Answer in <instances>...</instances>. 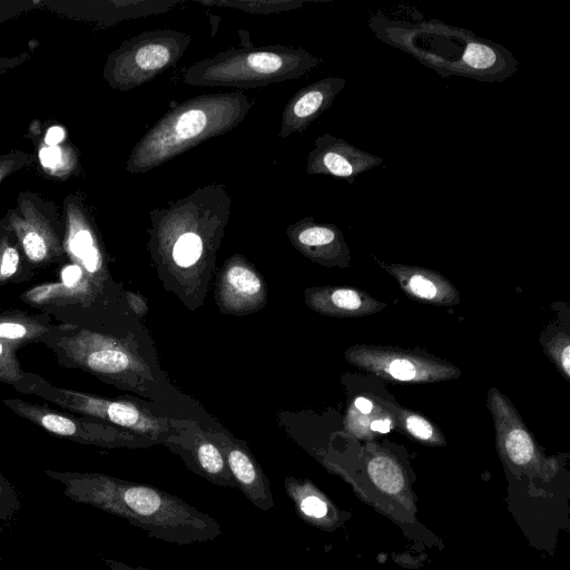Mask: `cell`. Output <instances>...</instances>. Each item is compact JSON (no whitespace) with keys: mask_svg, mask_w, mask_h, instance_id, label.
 I'll use <instances>...</instances> for the list:
<instances>
[{"mask_svg":"<svg viewBox=\"0 0 570 570\" xmlns=\"http://www.w3.org/2000/svg\"><path fill=\"white\" fill-rule=\"evenodd\" d=\"M62 208L65 254L98 287L104 256L92 217L82 198L73 193L66 196Z\"/></svg>","mask_w":570,"mask_h":570,"instance_id":"9c48e42d","label":"cell"},{"mask_svg":"<svg viewBox=\"0 0 570 570\" xmlns=\"http://www.w3.org/2000/svg\"><path fill=\"white\" fill-rule=\"evenodd\" d=\"M58 362L89 372L124 389H134L142 374V363L119 340L76 326L57 325L39 340Z\"/></svg>","mask_w":570,"mask_h":570,"instance_id":"5b68a950","label":"cell"},{"mask_svg":"<svg viewBox=\"0 0 570 570\" xmlns=\"http://www.w3.org/2000/svg\"><path fill=\"white\" fill-rule=\"evenodd\" d=\"M180 448L187 464L195 473L216 485L237 489L219 446L206 439H198L193 445L181 444Z\"/></svg>","mask_w":570,"mask_h":570,"instance_id":"5bb4252c","label":"cell"},{"mask_svg":"<svg viewBox=\"0 0 570 570\" xmlns=\"http://www.w3.org/2000/svg\"><path fill=\"white\" fill-rule=\"evenodd\" d=\"M345 85L344 78L326 77L296 91L283 111L279 136L285 138L306 129L332 106Z\"/></svg>","mask_w":570,"mask_h":570,"instance_id":"8fae6325","label":"cell"},{"mask_svg":"<svg viewBox=\"0 0 570 570\" xmlns=\"http://www.w3.org/2000/svg\"><path fill=\"white\" fill-rule=\"evenodd\" d=\"M127 296H128V303H129L130 307L137 314H142L146 312L147 306L138 295H136L134 293H128Z\"/></svg>","mask_w":570,"mask_h":570,"instance_id":"d6a6232c","label":"cell"},{"mask_svg":"<svg viewBox=\"0 0 570 570\" xmlns=\"http://www.w3.org/2000/svg\"><path fill=\"white\" fill-rule=\"evenodd\" d=\"M71 501L126 519L149 538L175 544L205 543L222 534L219 522L156 487L98 472L45 470Z\"/></svg>","mask_w":570,"mask_h":570,"instance_id":"6da1fadb","label":"cell"},{"mask_svg":"<svg viewBox=\"0 0 570 570\" xmlns=\"http://www.w3.org/2000/svg\"><path fill=\"white\" fill-rule=\"evenodd\" d=\"M204 249L202 237L193 232L181 234L173 247V259L180 267L194 265Z\"/></svg>","mask_w":570,"mask_h":570,"instance_id":"44dd1931","label":"cell"},{"mask_svg":"<svg viewBox=\"0 0 570 570\" xmlns=\"http://www.w3.org/2000/svg\"><path fill=\"white\" fill-rule=\"evenodd\" d=\"M332 304L343 311H356L362 306V297L356 291L350 288H338L332 292Z\"/></svg>","mask_w":570,"mask_h":570,"instance_id":"4316f807","label":"cell"},{"mask_svg":"<svg viewBox=\"0 0 570 570\" xmlns=\"http://www.w3.org/2000/svg\"><path fill=\"white\" fill-rule=\"evenodd\" d=\"M77 150L66 140L53 146L38 145L37 158L43 170L55 178L66 179L79 171Z\"/></svg>","mask_w":570,"mask_h":570,"instance_id":"ac0fdd59","label":"cell"},{"mask_svg":"<svg viewBox=\"0 0 570 570\" xmlns=\"http://www.w3.org/2000/svg\"><path fill=\"white\" fill-rule=\"evenodd\" d=\"M252 101L242 92L203 95L165 114L132 148L129 173L148 171L204 140L236 127Z\"/></svg>","mask_w":570,"mask_h":570,"instance_id":"7a4b0ae2","label":"cell"},{"mask_svg":"<svg viewBox=\"0 0 570 570\" xmlns=\"http://www.w3.org/2000/svg\"><path fill=\"white\" fill-rule=\"evenodd\" d=\"M224 304L232 309H245L256 305L263 296L259 276L242 262L229 263L220 285Z\"/></svg>","mask_w":570,"mask_h":570,"instance_id":"4fadbf2b","label":"cell"},{"mask_svg":"<svg viewBox=\"0 0 570 570\" xmlns=\"http://www.w3.org/2000/svg\"><path fill=\"white\" fill-rule=\"evenodd\" d=\"M190 41L189 35L171 29L137 35L108 56L104 79L112 89H134L175 66Z\"/></svg>","mask_w":570,"mask_h":570,"instance_id":"8992f818","label":"cell"},{"mask_svg":"<svg viewBox=\"0 0 570 570\" xmlns=\"http://www.w3.org/2000/svg\"><path fill=\"white\" fill-rule=\"evenodd\" d=\"M406 425L409 431L419 439L428 440L432 436V426L428 421L420 416L410 415L406 419Z\"/></svg>","mask_w":570,"mask_h":570,"instance_id":"f546056e","label":"cell"},{"mask_svg":"<svg viewBox=\"0 0 570 570\" xmlns=\"http://www.w3.org/2000/svg\"><path fill=\"white\" fill-rule=\"evenodd\" d=\"M20 509V500L14 487L0 472V522L8 521Z\"/></svg>","mask_w":570,"mask_h":570,"instance_id":"484cf974","label":"cell"},{"mask_svg":"<svg viewBox=\"0 0 570 570\" xmlns=\"http://www.w3.org/2000/svg\"><path fill=\"white\" fill-rule=\"evenodd\" d=\"M383 163L382 157L362 150L342 138L324 134L314 141L306 170L308 174L327 175L353 184L357 176Z\"/></svg>","mask_w":570,"mask_h":570,"instance_id":"30bf717a","label":"cell"},{"mask_svg":"<svg viewBox=\"0 0 570 570\" xmlns=\"http://www.w3.org/2000/svg\"><path fill=\"white\" fill-rule=\"evenodd\" d=\"M285 492L297 515L311 524H323L330 518L331 507L308 480L285 478Z\"/></svg>","mask_w":570,"mask_h":570,"instance_id":"2e32d148","label":"cell"},{"mask_svg":"<svg viewBox=\"0 0 570 570\" xmlns=\"http://www.w3.org/2000/svg\"><path fill=\"white\" fill-rule=\"evenodd\" d=\"M291 228L294 242L302 249L341 252L344 247L341 232L332 224H317L306 218Z\"/></svg>","mask_w":570,"mask_h":570,"instance_id":"e0dca14e","label":"cell"},{"mask_svg":"<svg viewBox=\"0 0 570 570\" xmlns=\"http://www.w3.org/2000/svg\"><path fill=\"white\" fill-rule=\"evenodd\" d=\"M66 136L63 127L58 125L50 126L45 132L42 142L49 146L58 145L66 140Z\"/></svg>","mask_w":570,"mask_h":570,"instance_id":"4dcf8cb0","label":"cell"},{"mask_svg":"<svg viewBox=\"0 0 570 570\" xmlns=\"http://www.w3.org/2000/svg\"><path fill=\"white\" fill-rule=\"evenodd\" d=\"M56 326L45 315H30L19 311L0 313V340L18 347L39 342Z\"/></svg>","mask_w":570,"mask_h":570,"instance_id":"9a60e30c","label":"cell"},{"mask_svg":"<svg viewBox=\"0 0 570 570\" xmlns=\"http://www.w3.org/2000/svg\"><path fill=\"white\" fill-rule=\"evenodd\" d=\"M13 387L21 394L38 396L68 412L104 421L153 442H168L177 436L171 421L156 416L137 404L56 386L36 373L26 372Z\"/></svg>","mask_w":570,"mask_h":570,"instance_id":"277c9868","label":"cell"},{"mask_svg":"<svg viewBox=\"0 0 570 570\" xmlns=\"http://www.w3.org/2000/svg\"><path fill=\"white\" fill-rule=\"evenodd\" d=\"M36 155L22 150H12L0 155V184L10 175L31 166Z\"/></svg>","mask_w":570,"mask_h":570,"instance_id":"d4e9b609","label":"cell"},{"mask_svg":"<svg viewBox=\"0 0 570 570\" xmlns=\"http://www.w3.org/2000/svg\"><path fill=\"white\" fill-rule=\"evenodd\" d=\"M105 563L107 564V567L110 569V570H149L145 567H141V566H138V567H132V566H129L122 561H118V560H114V559H104Z\"/></svg>","mask_w":570,"mask_h":570,"instance_id":"1f68e13d","label":"cell"},{"mask_svg":"<svg viewBox=\"0 0 570 570\" xmlns=\"http://www.w3.org/2000/svg\"><path fill=\"white\" fill-rule=\"evenodd\" d=\"M304 49L283 45L219 52L190 66L184 81L191 86L255 88L296 79L321 63Z\"/></svg>","mask_w":570,"mask_h":570,"instance_id":"3957f363","label":"cell"},{"mask_svg":"<svg viewBox=\"0 0 570 570\" xmlns=\"http://www.w3.org/2000/svg\"><path fill=\"white\" fill-rule=\"evenodd\" d=\"M3 217L31 265L47 266L66 255L62 214L51 200L37 193L20 191L16 205Z\"/></svg>","mask_w":570,"mask_h":570,"instance_id":"52a82bcc","label":"cell"},{"mask_svg":"<svg viewBox=\"0 0 570 570\" xmlns=\"http://www.w3.org/2000/svg\"><path fill=\"white\" fill-rule=\"evenodd\" d=\"M2 403L16 415L31 422L50 434L77 443L102 448H142L154 444L151 440L122 430L104 421L61 412L47 404L21 399H4Z\"/></svg>","mask_w":570,"mask_h":570,"instance_id":"ba28073f","label":"cell"},{"mask_svg":"<svg viewBox=\"0 0 570 570\" xmlns=\"http://www.w3.org/2000/svg\"><path fill=\"white\" fill-rule=\"evenodd\" d=\"M23 259L26 258L21 246L2 216L0 218V286L19 274Z\"/></svg>","mask_w":570,"mask_h":570,"instance_id":"d6986e66","label":"cell"},{"mask_svg":"<svg viewBox=\"0 0 570 570\" xmlns=\"http://www.w3.org/2000/svg\"><path fill=\"white\" fill-rule=\"evenodd\" d=\"M203 4H217L233 7L253 13H271L296 9L303 6L302 1H202Z\"/></svg>","mask_w":570,"mask_h":570,"instance_id":"cb8c5ba5","label":"cell"},{"mask_svg":"<svg viewBox=\"0 0 570 570\" xmlns=\"http://www.w3.org/2000/svg\"><path fill=\"white\" fill-rule=\"evenodd\" d=\"M409 287L412 293L422 298H434L438 294V287L423 275H413L409 279Z\"/></svg>","mask_w":570,"mask_h":570,"instance_id":"83f0119b","label":"cell"},{"mask_svg":"<svg viewBox=\"0 0 570 570\" xmlns=\"http://www.w3.org/2000/svg\"><path fill=\"white\" fill-rule=\"evenodd\" d=\"M387 372L401 381H410L416 377V367L406 360H394L390 363Z\"/></svg>","mask_w":570,"mask_h":570,"instance_id":"f1b7e54d","label":"cell"},{"mask_svg":"<svg viewBox=\"0 0 570 570\" xmlns=\"http://www.w3.org/2000/svg\"><path fill=\"white\" fill-rule=\"evenodd\" d=\"M505 450L509 458L517 464H525L534 453V446L529 434L522 429H512L505 438Z\"/></svg>","mask_w":570,"mask_h":570,"instance_id":"603a6c76","label":"cell"},{"mask_svg":"<svg viewBox=\"0 0 570 570\" xmlns=\"http://www.w3.org/2000/svg\"><path fill=\"white\" fill-rule=\"evenodd\" d=\"M368 474L382 491L396 494L403 488V476L396 464L387 458L377 456L368 463Z\"/></svg>","mask_w":570,"mask_h":570,"instance_id":"ffe728a7","label":"cell"},{"mask_svg":"<svg viewBox=\"0 0 570 570\" xmlns=\"http://www.w3.org/2000/svg\"><path fill=\"white\" fill-rule=\"evenodd\" d=\"M371 429L381 433H387L391 430L389 420H375L371 423Z\"/></svg>","mask_w":570,"mask_h":570,"instance_id":"836d02e7","label":"cell"},{"mask_svg":"<svg viewBox=\"0 0 570 570\" xmlns=\"http://www.w3.org/2000/svg\"><path fill=\"white\" fill-rule=\"evenodd\" d=\"M219 448L237 489L257 509L269 511L274 508L269 481L247 449L228 440Z\"/></svg>","mask_w":570,"mask_h":570,"instance_id":"7c38bea8","label":"cell"},{"mask_svg":"<svg viewBox=\"0 0 570 570\" xmlns=\"http://www.w3.org/2000/svg\"><path fill=\"white\" fill-rule=\"evenodd\" d=\"M18 346L0 340V382L14 386L26 374L17 356Z\"/></svg>","mask_w":570,"mask_h":570,"instance_id":"7402d4cb","label":"cell"},{"mask_svg":"<svg viewBox=\"0 0 570 570\" xmlns=\"http://www.w3.org/2000/svg\"><path fill=\"white\" fill-rule=\"evenodd\" d=\"M355 406L364 414H368L372 411V402L365 397H357L355 400Z\"/></svg>","mask_w":570,"mask_h":570,"instance_id":"e575fe53","label":"cell"},{"mask_svg":"<svg viewBox=\"0 0 570 570\" xmlns=\"http://www.w3.org/2000/svg\"><path fill=\"white\" fill-rule=\"evenodd\" d=\"M561 361H562V366H563V370L567 374H569V370H570V348L569 346L567 345L562 352V355H561Z\"/></svg>","mask_w":570,"mask_h":570,"instance_id":"d590c367","label":"cell"}]
</instances>
